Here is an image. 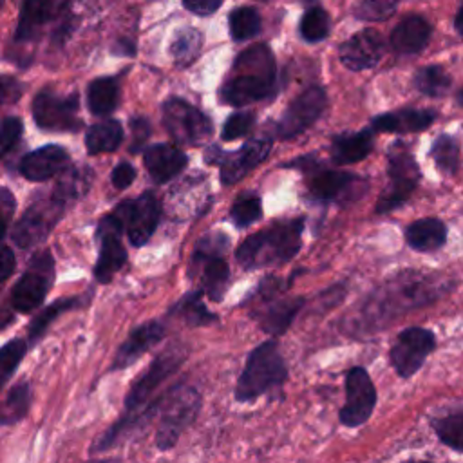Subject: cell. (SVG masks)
Segmentation results:
<instances>
[{"mask_svg": "<svg viewBox=\"0 0 463 463\" xmlns=\"http://www.w3.org/2000/svg\"><path fill=\"white\" fill-rule=\"evenodd\" d=\"M414 87L430 98L445 96L450 89V76L445 72L439 65H429L416 72L414 76Z\"/></svg>", "mask_w": 463, "mask_h": 463, "instance_id": "cell-33", "label": "cell"}, {"mask_svg": "<svg viewBox=\"0 0 463 463\" xmlns=\"http://www.w3.org/2000/svg\"><path fill=\"white\" fill-rule=\"evenodd\" d=\"M222 4V0H183V5L199 16H206L212 14L219 9V5Z\"/></svg>", "mask_w": 463, "mask_h": 463, "instance_id": "cell-48", "label": "cell"}, {"mask_svg": "<svg viewBox=\"0 0 463 463\" xmlns=\"http://www.w3.org/2000/svg\"><path fill=\"white\" fill-rule=\"evenodd\" d=\"M123 141V128L121 123L116 119H105L99 123H94L89 127L85 134V146L87 152L96 156V154H105L116 150Z\"/></svg>", "mask_w": 463, "mask_h": 463, "instance_id": "cell-30", "label": "cell"}, {"mask_svg": "<svg viewBox=\"0 0 463 463\" xmlns=\"http://www.w3.org/2000/svg\"><path fill=\"white\" fill-rule=\"evenodd\" d=\"M116 210L125 221V230L132 246H143L159 224L161 206L152 192L141 194L137 199L123 201Z\"/></svg>", "mask_w": 463, "mask_h": 463, "instance_id": "cell-16", "label": "cell"}, {"mask_svg": "<svg viewBox=\"0 0 463 463\" xmlns=\"http://www.w3.org/2000/svg\"><path fill=\"white\" fill-rule=\"evenodd\" d=\"M134 179H136V170H134V166L130 163L118 165L112 170V175H110V181H112L114 188H118V190L127 188Z\"/></svg>", "mask_w": 463, "mask_h": 463, "instance_id": "cell-47", "label": "cell"}, {"mask_svg": "<svg viewBox=\"0 0 463 463\" xmlns=\"http://www.w3.org/2000/svg\"><path fill=\"white\" fill-rule=\"evenodd\" d=\"M262 215V206H260V199L257 195L246 194L241 195L230 212V217L233 221V224L237 228H246L250 224H253L255 221H259V217Z\"/></svg>", "mask_w": 463, "mask_h": 463, "instance_id": "cell-41", "label": "cell"}, {"mask_svg": "<svg viewBox=\"0 0 463 463\" xmlns=\"http://www.w3.org/2000/svg\"><path fill=\"white\" fill-rule=\"evenodd\" d=\"M288 378V367L279 353L275 340L259 344L246 358L244 369L237 380L235 398L239 402H251L284 383Z\"/></svg>", "mask_w": 463, "mask_h": 463, "instance_id": "cell-4", "label": "cell"}, {"mask_svg": "<svg viewBox=\"0 0 463 463\" xmlns=\"http://www.w3.org/2000/svg\"><path fill=\"white\" fill-rule=\"evenodd\" d=\"M430 38V24L418 14L405 16L391 33V45L400 54L420 52Z\"/></svg>", "mask_w": 463, "mask_h": 463, "instance_id": "cell-26", "label": "cell"}, {"mask_svg": "<svg viewBox=\"0 0 463 463\" xmlns=\"http://www.w3.org/2000/svg\"><path fill=\"white\" fill-rule=\"evenodd\" d=\"M304 219L277 222L259 233L250 235L235 251L237 262L246 269L291 260L302 244Z\"/></svg>", "mask_w": 463, "mask_h": 463, "instance_id": "cell-3", "label": "cell"}, {"mask_svg": "<svg viewBox=\"0 0 463 463\" xmlns=\"http://www.w3.org/2000/svg\"><path fill=\"white\" fill-rule=\"evenodd\" d=\"M123 230H125V222L116 210L105 215L98 226V239L101 241V244H99V253L94 266V277L101 284L110 282L116 271H119L127 262V250L119 239Z\"/></svg>", "mask_w": 463, "mask_h": 463, "instance_id": "cell-12", "label": "cell"}, {"mask_svg": "<svg viewBox=\"0 0 463 463\" xmlns=\"http://www.w3.org/2000/svg\"><path fill=\"white\" fill-rule=\"evenodd\" d=\"M63 206L65 201L60 199L56 194L51 199L34 203L14 224L11 232L13 242L22 250L40 244L60 221Z\"/></svg>", "mask_w": 463, "mask_h": 463, "instance_id": "cell-11", "label": "cell"}, {"mask_svg": "<svg viewBox=\"0 0 463 463\" xmlns=\"http://www.w3.org/2000/svg\"><path fill=\"white\" fill-rule=\"evenodd\" d=\"M69 163V154L58 145H45L25 154L20 161V172L29 181H45L60 174Z\"/></svg>", "mask_w": 463, "mask_h": 463, "instance_id": "cell-21", "label": "cell"}, {"mask_svg": "<svg viewBox=\"0 0 463 463\" xmlns=\"http://www.w3.org/2000/svg\"><path fill=\"white\" fill-rule=\"evenodd\" d=\"M458 101H459V105L463 107V87H461V90L458 92Z\"/></svg>", "mask_w": 463, "mask_h": 463, "instance_id": "cell-52", "label": "cell"}, {"mask_svg": "<svg viewBox=\"0 0 463 463\" xmlns=\"http://www.w3.org/2000/svg\"><path fill=\"white\" fill-rule=\"evenodd\" d=\"M430 156L436 163V166L447 174V175H454L459 168V145L452 136L441 134L434 139L432 148H430Z\"/></svg>", "mask_w": 463, "mask_h": 463, "instance_id": "cell-34", "label": "cell"}, {"mask_svg": "<svg viewBox=\"0 0 463 463\" xmlns=\"http://www.w3.org/2000/svg\"><path fill=\"white\" fill-rule=\"evenodd\" d=\"M184 358H186V349L183 345H168L161 354H157L150 362L148 369L130 385L125 396L127 414L121 418V421L114 423L103 436H99V439L92 447V452L107 450L116 441V438L136 421V418H141L139 412L143 407H146V402L150 400V396L159 389V385L168 376H172L181 367Z\"/></svg>", "mask_w": 463, "mask_h": 463, "instance_id": "cell-2", "label": "cell"}, {"mask_svg": "<svg viewBox=\"0 0 463 463\" xmlns=\"http://www.w3.org/2000/svg\"><path fill=\"white\" fill-rule=\"evenodd\" d=\"M16 266V259H14V253L11 251L9 246H2V255H0V275H2V282H5L13 269Z\"/></svg>", "mask_w": 463, "mask_h": 463, "instance_id": "cell-50", "label": "cell"}, {"mask_svg": "<svg viewBox=\"0 0 463 463\" xmlns=\"http://www.w3.org/2000/svg\"><path fill=\"white\" fill-rule=\"evenodd\" d=\"M201 295L203 291H194V293H186L174 307L170 313L184 318L190 326H206L217 320V317L213 313H210L206 309V306L201 302Z\"/></svg>", "mask_w": 463, "mask_h": 463, "instance_id": "cell-32", "label": "cell"}, {"mask_svg": "<svg viewBox=\"0 0 463 463\" xmlns=\"http://www.w3.org/2000/svg\"><path fill=\"white\" fill-rule=\"evenodd\" d=\"M89 109L96 116L110 114L119 103V87L114 78H96L87 89Z\"/></svg>", "mask_w": 463, "mask_h": 463, "instance_id": "cell-31", "label": "cell"}, {"mask_svg": "<svg viewBox=\"0 0 463 463\" xmlns=\"http://www.w3.org/2000/svg\"><path fill=\"white\" fill-rule=\"evenodd\" d=\"M201 409V396L194 387L179 385L163 396V412L156 436L159 450H168L184 432V429L195 420Z\"/></svg>", "mask_w": 463, "mask_h": 463, "instance_id": "cell-6", "label": "cell"}, {"mask_svg": "<svg viewBox=\"0 0 463 463\" xmlns=\"http://www.w3.org/2000/svg\"><path fill=\"white\" fill-rule=\"evenodd\" d=\"M201 43H203L201 33L195 31V29H184V31L177 33L174 42H172V47H170L174 60L179 65L192 63L199 54Z\"/></svg>", "mask_w": 463, "mask_h": 463, "instance_id": "cell-39", "label": "cell"}, {"mask_svg": "<svg viewBox=\"0 0 463 463\" xmlns=\"http://www.w3.org/2000/svg\"><path fill=\"white\" fill-rule=\"evenodd\" d=\"M436 288L418 277H398L380 291H374L364 304V317L367 322L382 320V317H394L416 306H423L432 297Z\"/></svg>", "mask_w": 463, "mask_h": 463, "instance_id": "cell-5", "label": "cell"}, {"mask_svg": "<svg viewBox=\"0 0 463 463\" xmlns=\"http://www.w3.org/2000/svg\"><path fill=\"white\" fill-rule=\"evenodd\" d=\"M432 425L438 438L445 445L463 452V409L454 411L443 418H438Z\"/></svg>", "mask_w": 463, "mask_h": 463, "instance_id": "cell-37", "label": "cell"}, {"mask_svg": "<svg viewBox=\"0 0 463 463\" xmlns=\"http://www.w3.org/2000/svg\"><path fill=\"white\" fill-rule=\"evenodd\" d=\"M367 181L351 172L318 170L307 179L309 194L318 201L353 203L367 192Z\"/></svg>", "mask_w": 463, "mask_h": 463, "instance_id": "cell-18", "label": "cell"}, {"mask_svg": "<svg viewBox=\"0 0 463 463\" xmlns=\"http://www.w3.org/2000/svg\"><path fill=\"white\" fill-rule=\"evenodd\" d=\"M163 336H165V326L157 320H152L136 327L116 351L112 369L128 367L139 356H143L150 347H154Z\"/></svg>", "mask_w": 463, "mask_h": 463, "instance_id": "cell-23", "label": "cell"}, {"mask_svg": "<svg viewBox=\"0 0 463 463\" xmlns=\"http://www.w3.org/2000/svg\"><path fill=\"white\" fill-rule=\"evenodd\" d=\"M69 0H25L16 27V40L33 38L45 24L61 16Z\"/></svg>", "mask_w": 463, "mask_h": 463, "instance_id": "cell-24", "label": "cell"}, {"mask_svg": "<svg viewBox=\"0 0 463 463\" xmlns=\"http://www.w3.org/2000/svg\"><path fill=\"white\" fill-rule=\"evenodd\" d=\"M304 306L302 297H291L269 304V307L260 317V327L269 335H282L291 326L293 318Z\"/></svg>", "mask_w": 463, "mask_h": 463, "instance_id": "cell-29", "label": "cell"}, {"mask_svg": "<svg viewBox=\"0 0 463 463\" xmlns=\"http://www.w3.org/2000/svg\"><path fill=\"white\" fill-rule=\"evenodd\" d=\"M22 130H24V127L18 118H14V116L4 118V121H2V156L4 157L16 146V143L20 141Z\"/></svg>", "mask_w": 463, "mask_h": 463, "instance_id": "cell-45", "label": "cell"}, {"mask_svg": "<svg viewBox=\"0 0 463 463\" xmlns=\"http://www.w3.org/2000/svg\"><path fill=\"white\" fill-rule=\"evenodd\" d=\"M83 304V298L81 297H69V298H61V300H56L52 302L49 307H45L29 326V338L34 342L36 338H40L45 329L51 326V322H54V318H58L61 313L72 309V307H78Z\"/></svg>", "mask_w": 463, "mask_h": 463, "instance_id": "cell-36", "label": "cell"}, {"mask_svg": "<svg viewBox=\"0 0 463 463\" xmlns=\"http://www.w3.org/2000/svg\"><path fill=\"white\" fill-rule=\"evenodd\" d=\"M436 119L434 110L427 109H402L396 112H385L371 121L374 132H420L432 125Z\"/></svg>", "mask_w": 463, "mask_h": 463, "instance_id": "cell-25", "label": "cell"}, {"mask_svg": "<svg viewBox=\"0 0 463 463\" xmlns=\"http://www.w3.org/2000/svg\"><path fill=\"white\" fill-rule=\"evenodd\" d=\"M253 123H255V118H253L251 112H235L226 119L221 136H222L224 141L242 137L251 130Z\"/></svg>", "mask_w": 463, "mask_h": 463, "instance_id": "cell-44", "label": "cell"}, {"mask_svg": "<svg viewBox=\"0 0 463 463\" xmlns=\"http://www.w3.org/2000/svg\"><path fill=\"white\" fill-rule=\"evenodd\" d=\"M54 279V260L49 251H38L33 255L29 268L16 280L11 289V306L18 313H29L36 309L43 298Z\"/></svg>", "mask_w": 463, "mask_h": 463, "instance_id": "cell-10", "label": "cell"}, {"mask_svg": "<svg viewBox=\"0 0 463 463\" xmlns=\"http://www.w3.org/2000/svg\"><path fill=\"white\" fill-rule=\"evenodd\" d=\"M260 31V16L253 7H237L230 14V34L233 40L253 38Z\"/></svg>", "mask_w": 463, "mask_h": 463, "instance_id": "cell-38", "label": "cell"}, {"mask_svg": "<svg viewBox=\"0 0 463 463\" xmlns=\"http://www.w3.org/2000/svg\"><path fill=\"white\" fill-rule=\"evenodd\" d=\"M383 56V40L378 31L364 29L340 45V61L351 71L374 67Z\"/></svg>", "mask_w": 463, "mask_h": 463, "instance_id": "cell-20", "label": "cell"}, {"mask_svg": "<svg viewBox=\"0 0 463 463\" xmlns=\"http://www.w3.org/2000/svg\"><path fill=\"white\" fill-rule=\"evenodd\" d=\"M29 405H31V387L25 382H22L14 385L4 400L2 412H0L2 423L9 425L22 420L27 414Z\"/></svg>", "mask_w": 463, "mask_h": 463, "instance_id": "cell-35", "label": "cell"}, {"mask_svg": "<svg viewBox=\"0 0 463 463\" xmlns=\"http://www.w3.org/2000/svg\"><path fill=\"white\" fill-rule=\"evenodd\" d=\"M327 98L322 87L313 85L300 92L286 109L280 121L277 123V134L280 139L293 137L309 128L324 112Z\"/></svg>", "mask_w": 463, "mask_h": 463, "instance_id": "cell-17", "label": "cell"}, {"mask_svg": "<svg viewBox=\"0 0 463 463\" xmlns=\"http://www.w3.org/2000/svg\"><path fill=\"white\" fill-rule=\"evenodd\" d=\"M436 338L432 331L423 327H409L402 331L391 347V364L402 378L412 376L432 353Z\"/></svg>", "mask_w": 463, "mask_h": 463, "instance_id": "cell-15", "label": "cell"}, {"mask_svg": "<svg viewBox=\"0 0 463 463\" xmlns=\"http://www.w3.org/2000/svg\"><path fill=\"white\" fill-rule=\"evenodd\" d=\"M407 244L416 251H434L447 241V228L436 217H425L409 224L405 232Z\"/></svg>", "mask_w": 463, "mask_h": 463, "instance_id": "cell-28", "label": "cell"}, {"mask_svg": "<svg viewBox=\"0 0 463 463\" xmlns=\"http://www.w3.org/2000/svg\"><path fill=\"white\" fill-rule=\"evenodd\" d=\"M329 33V16L322 7H311L306 11L300 22V34L307 42L324 40Z\"/></svg>", "mask_w": 463, "mask_h": 463, "instance_id": "cell-40", "label": "cell"}, {"mask_svg": "<svg viewBox=\"0 0 463 463\" xmlns=\"http://www.w3.org/2000/svg\"><path fill=\"white\" fill-rule=\"evenodd\" d=\"M271 141L266 137H257L242 145L235 152H222L219 161L221 165V183L222 184H235L244 175H248L253 168H257L269 154Z\"/></svg>", "mask_w": 463, "mask_h": 463, "instance_id": "cell-19", "label": "cell"}, {"mask_svg": "<svg viewBox=\"0 0 463 463\" xmlns=\"http://www.w3.org/2000/svg\"><path fill=\"white\" fill-rule=\"evenodd\" d=\"M398 2L400 0H362L354 7V16L365 22H382L396 11Z\"/></svg>", "mask_w": 463, "mask_h": 463, "instance_id": "cell-42", "label": "cell"}, {"mask_svg": "<svg viewBox=\"0 0 463 463\" xmlns=\"http://www.w3.org/2000/svg\"><path fill=\"white\" fill-rule=\"evenodd\" d=\"M130 128H132V152H139L141 146L145 145V141L150 136V123L145 118H134L130 121Z\"/></svg>", "mask_w": 463, "mask_h": 463, "instance_id": "cell-46", "label": "cell"}, {"mask_svg": "<svg viewBox=\"0 0 463 463\" xmlns=\"http://www.w3.org/2000/svg\"><path fill=\"white\" fill-rule=\"evenodd\" d=\"M454 25H456L458 33H459V34H463V5L459 7V11H458V14H456V22H454Z\"/></svg>", "mask_w": 463, "mask_h": 463, "instance_id": "cell-51", "label": "cell"}, {"mask_svg": "<svg viewBox=\"0 0 463 463\" xmlns=\"http://www.w3.org/2000/svg\"><path fill=\"white\" fill-rule=\"evenodd\" d=\"M226 246H228L226 235L222 233L206 235L203 241H199L192 259L194 264H201L203 291L213 302L222 300L230 284V266L222 259V251L226 250Z\"/></svg>", "mask_w": 463, "mask_h": 463, "instance_id": "cell-9", "label": "cell"}, {"mask_svg": "<svg viewBox=\"0 0 463 463\" xmlns=\"http://www.w3.org/2000/svg\"><path fill=\"white\" fill-rule=\"evenodd\" d=\"M373 128H365L354 134H340L331 141V157L336 165L356 163L367 157L373 148Z\"/></svg>", "mask_w": 463, "mask_h": 463, "instance_id": "cell-27", "label": "cell"}, {"mask_svg": "<svg viewBox=\"0 0 463 463\" xmlns=\"http://www.w3.org/2000/svg\"><path fill=\"white\" fill-rule=\"evenodd\" d=\"M387 174H389V186L382 194L376 204L378 213L392 212L394 208L402 206L411 194L414 192L420 181V168L414 156L409 152L405 143L396 141L392 143L387 154Z\"/></svg>", "mask_w": 463, "mask_h": 463, "instance_id": "cell-7", "label": "cell"}, {"mask_svg": "<svg viewBox=\"0 0 463 463\" xmlns=\"http://www.w3.org/2000/svg\"><path fill=\"white\" fill-rule=\"evenodd\" d=\"M25 351H27V344L24 340H20V338L9 340L2 347V351H0V376H2V383H5L13 376L14 369L18 367V364L24 358Z\"/></svg>", "mask_w": 463, "mask_h": 463, "instance_id": "cell-43", "label": "cell"}, {"mask_svg": "<svg viewBox=\"0 0 463 463\" xmlns=\"http://www.w3.org/2000/svg\"><path fill=\"white\" fill-rule=\"evenodd\" d=\"M0 208H2V232H7L9 221L14 213V197L7 188H2V195H0Z\"/></svg>", "mask_w": 463, "mask_h": 463, "instance_id": "cell-49", "label": "cell"}, {"mask_svg": "<svg viewBox=\"0 0 463 463\" xmlns=\"http://www.w3.org/2000/svg\"><path fill=\"white\" fill-rule=\"evenodd\" d=\"M376 403V389L364 367H353L345 374V403L340 409V421L345 427H358L369 420Z\"/></svg>", "mask_w": 463, "mask_h": 463, "instance_id": "cell-14", "label": "cell"}, {"mask_svg": "<svg viewBox=\"0 0 463 463\" xmlns=\"http://www.w3.org/2000/svg\"><path fill=\"white\" fill-rule=\"evenodd\" d=\"M161 112L166 132L179 145L197 146L213 132L210 118L181 98H168L163 103Z\"/></svg>", "mask_w": 463, "mask_h": 463, "instance_id": "cell-8", "label": "cell"}, {"mask_svg": "<svg viewBox=\"0 0 463 463\" xmlns=\"http://www.w3.org/2000/svg\"><path fill=\"white\" fill-rule=\"evenodd\" d=\"M277 69L268 45H253L239 54L233 74L221 89V99L233 107L269 98L275 92Z\"/></svg>", "mask_w": 463, "mask_h": 463, "instance_id": "cell-1", "label": "cell"}, {"mask_svg": "<svg viewBox=\"0 0 463 463\" xmlns=\"http://www.w3.org/2000/svg\"><path fill=\"white\" fill-rule=\"evenodd\" d=\"M33 118L43 130H78L81 119L78 118V96H58L49 90H42L33 99Z\"/></svg>", "mask_w": 463, "mask_h": 463, "instance_id": "cell-13", "label": "cell"}, {"mask_svg": "<svg viewBox=\"0 0 463 463\" xmlns=\"http://www.w3.org/2000/svg\"><path fill=\"white\" fill-rule=\"evenodd\" d=\"M186 154L174 145H150L143 152V165L156 183L170 181L186 166Z\"/></svg>", "mask_w": 463, "mask_h": 463, "instance_id": "cell-22", "label": "cell"}]
</instances>
